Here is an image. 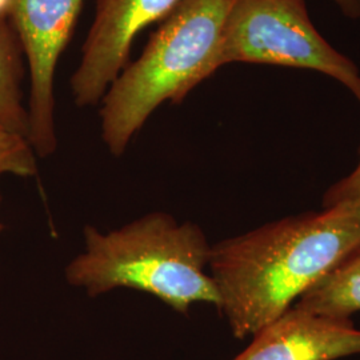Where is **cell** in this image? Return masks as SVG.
I'll return each instance as SVG.
<instances>
[{
  "mask_svg": "<svg viewBox=\"0 0 360 360\" xmlns=\"http://www.w3.org/2000/svg\"><path fill=\"white\" fill-rule=\"evenodd\" d=\"M360 251V200L281 219L211 245L219 312L238 339L257 334Z\"/></svg>",
  "mask_w": 360,
  "mask_h": 360,
  "instance_id": "6da1fadb",
  "label": "cell"
},
{
  "mask_svg": "<svg viewBox=\"0 0 360 360\" xmlns=\"http://www.w3.org/2000/svg\"><path fill=\"white\" fill-rule=\"evenodd\" d=\"M83 240L65 276L90 297L126 288L183 315L198 303L218 309V288L208 270L211 245L198 224L155 211L110 231L86 226Z\"/></svg>",
  "mask_w": 360,
  "mask_h": 360,
  "instance_id": "7a4b0ae2",
  "label": "cell"
},
{
  "mask_svg": "<svg viewBox=\"0 0 360 360\" xmlns=\"http://www.w3.org/2000/svg\"><path fill=\"white\" fill-rule=\"evenodd\" d=\"M236 0H181L142 55L120 72L101 102L102 141L122 156L150 116L180 103L219 70L223 28Z\"/></svg>",
  "mask_w": 360,
  "mask_h": 360,
  "instance_id": "3957f363",
  "label": "cell"
},
{
  "mask_svg": "<svg viewBox=\"0 0 360 360\" xmlns=\"http://www.w3.org/2000/svg\"><path fill=\"white\" fill-rule=\"evenodd\" d=\"M230 63L284 65L334 77L360 102V72L309 19L304 0H236L219 49V68Z\"/></svg>",
  "mask_w": 360,
  "mask_h": 360,
  "instance_id": "277c9868",
  "label": "cell"
},
{
  "mask_svg": "<svg viewBox=\"0 0 360 360\" xmlns=\"http://www.w3.org/2000/svg\"><path fill=\"white\" fill-rule=\"evenodd\" d=\"M86 0H13L10 23L30 75L28 142L38 158L58 147L55 126L56 67L72 38Z\"/></svg>",
  "mask_w": 360,
  "mask_h": 360,
  "instance_id": "5b68a950",
  "label": "cell"
},
{
  "mask_svg": "<svg viewBox=\"0 0 360 360\" xmlns=\"http://www.w3.org/2000/svg\"><path fill=\"white\" fill-rule=\"evenodd\" d=\"M181 0H98L95 20L82 49L71 94L77 107L99 105L116 77L129 65L132 43L163 22Z\"/></svg>",
  "mask_w": 360,
  "mask_h": 360,
  "instance_id": "8992f818",
  "label": "cell"
},
{
  "mask_svg": "<svg viewBox=\"0 0 360 360\" xmlns=\"http://www.w3.org/2000/svg\"><path fill=\"white\" fill-rule=\"evenodd\" d=\"M231 360H335L360 354V330L351 319L291 307L267 324Z\"/></svg>",
  "mask_w": 360,
  "mask_h": 360,
  "instance_id": "52a82bcc",
  "label": "cell"
},
{
  "mask_svg": "<svg viewBox=\"0 0 360 360\" xmlns=\"http://www.w3.org/2000/svg\"><path fill=\"white\" fill-rule=\"evenodd\" d=\"M294 307L312 314L351 319L360 311V251L300 296Z\"/></svg>",
  "mask_w": 360,
  "mask_h": 360,
  "instance_id": "ba28073f",
  "label": "cell"
},
{
  "mask_svg": "<svg viewBox=\"0 0 360 360\" xmlns=\"http://www.w3.org/2000/svg\"><path fill=\"white\" fill-rule=\"evenodd\" d=\"M23 51L10 20L0 22V123L28 139V112L23 103Z\"/></svg>",
  "mask_w": 360,
  "mask_h": 360,
  "instance_id": "9c48e42d",
  "label": "cell"
},
{
  "mask_svg": "<svg viewBox=\"0 0 360 360\" xmlns=\"http://www.w3.org/2000/svg\"><path fill=\"white\" fill-rule=\"evenodd\" d=\"M38 172V156L28 139L0 123V176L31 178Z\"/></svg>",
  "mask_w": 360,
  "mask_h": 360,
  "instance_id": "30bf717a",
  "label": "cell"
},
{
  "mask_svg": "<svg viewBox=\"0 0 360 360\" xmlns=\"http://www.w3.org/2000/svg\"><path fill=\"white\" fill-rule=\"evenodd\" d=\"M360 200V159L355 169L346 176L339 180L324 195V208L336 206L345 202H356Z\"/></svg>",
  "mask_w": 360,
  "mask_h": 360,
  "instance_id": "8fae6325",
  "label": "cell"
},
{
  "mask_svg": "<svg viewBox=\"0 0 360 360\" xmlns=\"http://www.w3.org/2000/svg\"><path fill=\"white\" fill-rule=\"evenodd\" d=\"M339 10L349 19H360V0H334Z\"/></svg>",
  "mask_w": 360,
  "mask_h": 360,
  "instance_id": "7c38bea8",
  "label": "cell"
},
{
  "mask_svg": "<svg viewBox=\"0 0 360 360\" xmlns=\"http://www.w3.org/2000/svg\"><path fill=\"white\" fill-rule=\"evenodd\" d=\"M13 0H0V22L10 20Z\"/></svg>",
  "mask_w": 360,
  "mask_h": 360,
  "instance_id": "4fadbf2b",
  "label": "cell"
},
{
  "mask_svg": "<svg viewBox=\"0 0 360 360\" xmlns=\"http://www.w3.org/2000/svg\"><path fill=\"white\" fill-rule=\"evenodd\" d=\"M0 203H1V193H0ZM4 230V223L0 220V233Z\"/></svg>",
  "mask_w": 360,
  "mask_h": 360,
  "instance_id": "5bb4252c",
  "label": "cell"
}]
</instances>
